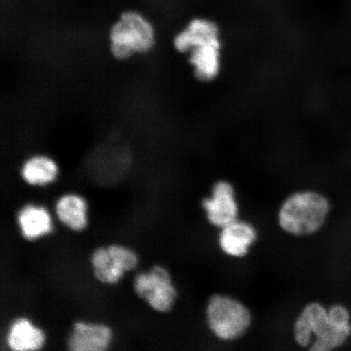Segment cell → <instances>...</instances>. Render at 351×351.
<instances>
[{
	"mask_svg": "<svg viewBox=\"0 0 351 351\" xmlns=\"http://www.w3.org/2000/svg\"><path fill=\"white\" fill-rule=\"evenodd\" d=\"M257 232L250 223L235 221L222 228L219 243L222 251L232 257H243L256 240Z\"/></svg>",
	"mask_w": 351,
	"mask_h": 351,
	"instance_id": "obj_14",
	"label": "cell"
},
{
	"mask_svg": "<svg viewBox=\"0 0 351 351\" xmlns=\"http://www.w3.org/2000/svg\"><path fill=\"white\" fill-rule=\"evenodd\" d=\"M330 322L335 326H350V315L348 311L341 306H333L328 311Z\"/></svg>",
	"mask_w": 351,
	"mask_h": 351,
	"instance_id": "obj_15",
	"label": "cell"
},
{
	"mask_svg": "<svg viewBox=\"0 0 351 351\" xmlns=\"http://www.w3.org/2000/svg\"><path fill=\"white\" fill-rule=\"evenodd\" d=\"M328 212L326 197L314 191L298 192L285 200L279 212V223L292 235H310L322 227Z\"/></svg>",
	"mask_w": 351,
	"mask_h": 351,
	"instance_id": "obj_4",
	"label": "cell"
},
{
	"mask_svg": "<svg viewBox=\"0 0 351 351\" xmlns=\"http://www.w3.org/2000/svg\"><path fill=\"white\" fill-rule=\"evenodd\" d=\"M351 332V327L333 324L328 311L318 302L306 306L293 326V335L301 348L311 346L313 351H329L343 345Z\"/></svg>",
	"mask_w": 351,
	"mask_h": 351,
	"instance_id": "obj_3",
	"label": "cell"
},
{
	"mask_svg": "<svg viewBox=\"0 0 351 351\" xmlns=\"http://www.w3.org/2000/svg\"><path fill=\"white\" fill-rule=\"evenodd\" d=\"M209 328L218 339L232 341L243 337L252 324L251 311L230 296L215 295L207 307Z\"/></svg>",
	"mask_w": 351,
	"mask_h": 351,
	"instance_id": "obj_5",
	"label": "cell"
},
{
	"mask_svg": "<svg viewBox=\"0 0 351 351\" xmlns=\"http://www.w3.org/2000/svg\"><path fill=\"white\" fill-rule=\"evenodd\" d=\"M112 340V330L107 324L77 320L72 326L67 348L72 351H104Z\"/></svg>",
	"mask_w": 351,
	"mask_h": 351,
	"instance_id": "obj_8",
	"label": "cell"
},
{
	"mask_svg": "<svg viewBox=\"0 0 351 351\" xmlns=\"http://www.w3.org/2000/svg\"><path fill=\"white\" fill-rule=\"evenodd\" d=\"M6 345L13 351L41 350L46 343V335L27 317L13 319L8 326Z\"/></svg>",
	"mask_w": 351,
	"mask_h": 351,
	"instance_id": "obj_11",
	"label": "cell"
},
{
	"mask_svg": "<svg viewBox=\"0 0 351 351\" xmlns=\"http://www.w3.org/2000/svg\"><path fill=\"white\" fill-rule=\"evenodd\" d=\"M212 195L202 202L209 222L223 228L237 221L239 208L234 186L229 182L219 181L213 188Z\"/></svg>",
	"mask_w": 351,
	"mask_h": 351,
	"instance_id": "obj_9",
	"label": "cell"
},
{
	"mask_svg": "<svg viewBox=\"0 0 351 351\" xmlns=\"http://www.w3.org/2000/svg\"><path fill=\"white\" fill-rule=\"evenodd\" d=\"M87 202L76 193H65L56 199V217L62 225L73 232H82L88 226Z\"/></svg>",
	"mask_w": 351,
	"mask_h": 351,
	"instance_id": "obj_13",
	"label": "cell"
},
{
	"mask_svg": "<svg viewBox=\"0 0 351 351\" xmlns=\"http://www.w3.org/2000/svg\"><path fill=\"white\" fill-rule=\"evenodd\" d=\"M133 289L156 313H166L173 309L178 292L172 276L164 266L156 265L147 271H139L133 279Z\"/></svg>",
	"mask_w": 351,
	"mask_h": 351,
	"instance_id": "obj_6",
	"label": "cell"
},
{
	"mask_svg": "<svg viewBox=\"0 0 351 351\" xmlns=\"http://www.w3.org/2000/svg\"><path fill=\"white\" fill-rule=\"evenodd\" d=\"M90 262L95 279L101 284L111 285L137 269L139 258L133 249L113 243L95 248Z\"/></svg>",
	"mask_w": 351,
	"mask_h": 351,
	"instance_id": "obj_7",
	"label": "cell"
},
{
	"mask_svg": "<svg viewBox=\"0 0 351 351\" xmlns=\"http://www.w3.org/2000/svg\"><path fill=\"white\" fill-rule=\"evenodd\" d=\"M156 39V26L150 19L137 10H127L110 26L108 49L113 59L125 61L150 53Z\"/></svg>",
	"mask_w": 351,
	"mask_h": 351,
	"instance_id": "obj_2",
	"label": "cell"
},
{
	"mask_svg": "<svg viewBox=\"0 0 351 351\" xmlns=\"http://www.w3.org/2000/svg\"><path fill=\"white\" fill-rule=\"evenodd\" d=\"M60 173L58 162L47 153L32 154L22 161L20 177L26 185L32 187H47L59 178Z\"/></svg>",
	"mask_w": 351,
	"mask_h": 351,
	"instance_id": "obj_10",
	"label": "cell"
},
{
	"mask_svg": "<svg viewBox=\"0 0 351 351\" xmlns=\"http://www.w3.org/2000/svg\"><path fill=\"white\" fill-rule=\"evenodd\" d=\"M174 49L188 56L195 77L202 82L217 79L221 70V33L219 25L205 17H195L175 34Z\"/></svg>",
	"mask_w": 351,
	"mask_h": 351,
	"instance_id": "obj_1",
	"label": "cell"
},
{
	"mask_svg": "<svg viewBox=\"0 0 351 351\" xmlns=\"http://www.w3.org/2000/svg\"><path fill=\"white\" fill-rule=\"evenodd\" d=\"M16 218L20 234L25 240H37L53 230L51 213L41 205L25 204L17 212Z\"/></svg>",
	"mask_w": 351,
	"mask_h": 351,
	"instance_id": "obj_12",
	"label": "cell"
}]
</instances>
